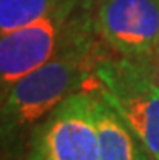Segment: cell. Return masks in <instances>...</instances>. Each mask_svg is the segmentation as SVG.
<instances>
[{
	"mask_svg": "<svg viewBox=\"0 0 159 160\" xmlns=\"http://www.w3.org/2000/svg\"><path fill=\"white\" fill-rule=\"evenodd\" d=\"M86 26L75 23L60 42V50L42 67L26 74L2 96L3 146L33 131L41 120L73 92L85 89L96 67Z\"/></svg>",
	"mask_w": 159,
	"mask_h": 160,
	"instance_id": "1",
	"label": "cell"
},
{
	"mask_svg": "<svg viewBox=\"0 0 159 160\" xmlns=\"http://www.w3.org/2000/svg\"><path fill=\"white\" fill-rule=\"evenodd\" d=\"M99 88L109 103L159 160V82L149 58H104L94 67Z\"/></svg>",
	"mask_w": 159,
	"mask_h": 160,
	"instance_id": "2",
	"label": "cell"
},
{
	"mask_svg": "<svg viewBox=\"0 0 159 160\" xmlns=\"http://www.w3.org/2000/svg\"><path fill=\"white\" fill-rule=\"evenodd\" d=\"M31 160H99L94 97L73 92L31 131Z\"/></svg>",
	"mask_w": 159,
	"mask_h": 160,
	"instance_id": "3",
	"label": "cell"
},
{
	"mask_svg": "<svg viewBox=\"0 0 159 160\" xmlns=\"http://www.w3.org/2000/svg\"><path fill=\"white\" fill-rule=\"evenodd\" d=\"M96 29L124 57L149 58L159 50V0H101Z\"/></svg>",
	"mask_w": 159,
	"mask_h": 160,
	"instance_id": "4",
	"label": "cell"
},
{
	"mask_svg": "<svg viewBox=\"0 0 159 160\" xmlns=\"http://www.w3.org/2000/svg\"><path fill=\"white\" fill-rule=\"evenodd\" d=\"M73 0L60 8L16 31L2 34L0 41V82L2 96L26 74L42 67L55 55V45Z\"/></svg>",
	"mask_w": 159,
	"mask_h": 160,
	"instance_id": "5",
	"label": "cell"
},
{
	"mask_svg": "<svg viewBox=\"0 0 159 160\" xmlns=\"http://www.w3.org/2000/svg\"><path fill=\"white\" fill-rule=\"evenodd\" d=\"M94 97V118L98 128L99 160H149V152L136 138L117 110L102 96L99 79L86 84Z\"/></svg>",
	"mask_w": 159,
	"mask_h": 160,
	"instance_id": "6",
	"label": "cell"
},
{
	"mask_svg": "<svg viewBox=\"0 0 159 160\" xmlns=\"http://www.w3.org/2000/svg\"><path fill=\"white\" fill-rule=\"evenodd\" d=\"M67 0H0V32L24 28L60 8Z\"/></svg>",
	"mask_w": 159,
	"mask_h": 160,
	"instance_id": "7",
	"label": "cell"
},
{
	"mask_svg": "<svg viewBox=\"0 0 159 160\" xmlns=\"http://www.w3.org/2000/svg\"><path fill=\"white\" fill-rule=\"evenodd\" d=\"M157 82H159V65H157Z\"/></svg>",
	"mask_w": 159,
	"mask_h": 160,
	"instance_id": "8",
	"label": "cell"
},
{
	"mask_svg": "<svg viewBox=\"0 0 159 160\" xmlns=\"http://www.w3.org/2000/svg\"><path fill=\"white\" fill-rule=\"evenodd\" d=\"M26 160H31V158H29V157H28V158H26Z\"/></svg>",
	"mask_w": 159,
	"mask_h": 160,
	"instance_id": "9",
	"label": "cell"
}]
</instances>
